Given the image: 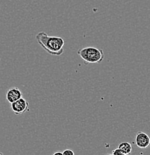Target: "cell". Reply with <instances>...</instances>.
<instances>
[{
	"label": "cell",
	"instance_id": "6da1fadb",
	"mask_svg": "<svg viewBox=\"0 0 150 155\" xmlns=\"http://www.w3.org/2000/svg\"><path fill=\"white\" fill-rule=\"evenodd\" d=\"M36 40L40 46L49 54L60 56L64 52L65 41L59 37L49 36L46 32H40L36 35Z\"/></svg>",
	"mask_w": 150,
	"mask_h": 155
},
{
	"label": "cell",
	"instance_id": "7a4b0ae2",
	"mask_svg": "<svg viewBox=\"0 0 150 155\" xmlns=\"http://www.w3.org/2000/svg\"><path fill=\"white\" fill-rule=\"evenodd\" d=\"M77 54L81 58L85 64H101L104 59L103 50L96 47H85L80 48Z\"/></svg>",
	"mask_w": 150,
	"mask_h": 155
},
{
	"label": "cell",
	"instance_id": "3957f363",
	"mask_svg": "<svg viewBox=\"0 0 150 155\" xmlns=\"http://www.w3.org/2000/svg\"><path fill=\"white\" fill-rule=\"evenodd\" d=\"M11 109L16 115H21L29 110V103L25 98H22L11 104Z\"/></svg>",
	"mask_w": 150,
	"mask_h": 155
},
{
	"label": "cell",
	"instance_id": "277c9868",
	"mask_svg": "<svg viewBox=\"0 0 150 155\" xmlns=\"http://www.w3.org/2000/svg\"><path fill=\"white\" fill-rule=\"evenodd\" d=\"M23 93L21 91L18 87H11L8 90L7 93H6V99L9 103L12 104V103L15 102L17 100L20 99V98H23Z\"/></svg>",
	"mask_w": 150,
	"mask_h": 155
},
{
	"label": "cell",
	"instance_id": "5b68a950",
	"mask_svg": "<svg viewBox=\"0 0 150 155\" xmlns=\"http://www.w3.org/2000/svg\"><path fill=\"white\" fill-rule=\"evenodd\" d=\"M135 144L140 148H146L150 145V137L144 132H138L135 137Z\"/></svg>",
	"mask_w": 150,
	"mask_h": 155
},
{
	"label": "cell",
	"instance_id": "8992f818",
	"mask_svg": "<svg viewBox=\"0 0 150 155\" xmlns=\"http://www.w3.org/2000/svg\"><path fill=\"white\" fill-rule=\"evenodd\" d=\"M118 148L125 155H129L130 153L132 152V145L129 143H127V142H124V143H120V145H118Z\"/></svg>",
	"mask_w": 150,
	"mask_h": 155
},
{
	"label": "cell",
	"instance_id": "52a82bcc",
	"mask_svg": "<svg viewBox=\"0 0 150 155\" xmlns=\"http://www.w3.org/2000/svg\"><path fill=\"white\" fill-rule=\"evenodd\" d=\"M63 155H75V152L72 151V149H65L64 150L63 152H62Z\"/></svg>",
	"mask_w": 150,
	"mask_h": 155
},
{
	"label": "cell",
	"instance_id": "ba28073f",
	"mask_svg": "<svg viewBox=\"0 0 150 155\" xmlns=\"http://www.w3.org/2000/svg\"><path fill=\"white\" fill-rule=\"evenodd\" d=\"M112 155H125V154H124L123 153L122 151L117 148H115L114 150H113Z\"/></svg>",
	"mask_w": 150,
	"mask_h": 155
},
{
	"label": "cell",
	"instance_id": "9c48e42d",
	"mask_svg": "<svg viewBox=\"0 0 150 155\" xmlns=\"http://www.w3.org/2000/svg\"><path fill=\"white\" fill-rule=\"evenodd\" d=\"M53 155H63L62 154V152H60V151H56V152L54 153Z\"/></svg>",
	"mask_w": 150,
	"mask_h": 155
},
{
	"label": "cell",
	"instance_id": "30bf717a",
	"mask_svg": "<svg viewBox=\"0 0 150 155\" xmlns=\"http://www.w3.org/2000/svg\"><path fill=\"white\" fill-rule=\"evenodd\" d=\"M0 155H4V154H2V152H1V151H0Z\"/></svg>",
	"mask_w": 150,
	"mask_h": 155
},
{
	"label": "cell",
	"instance_id": "8fae6325",
	"mask_svg": "<svg viewBox=\"0 0 150 155\" xmlns=\"http://www.w3.org/2000/svg\"><path fill=\"white\" fill-rule=\"evenodd\" d=\"M107 155H112V154H107Z\"/></svg>",
	"mask_w": 150,
	"mask_h": 155
}]
</instances>
